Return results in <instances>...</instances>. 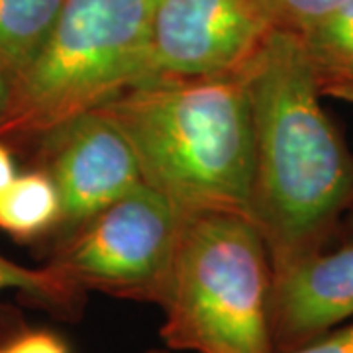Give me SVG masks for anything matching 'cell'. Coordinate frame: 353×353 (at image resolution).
I'll return each instance as SVG.
<instances>
[{"label":"cell","mask_w":353,"mask_h":353,"mask_svg":"<svg viewBox=\"0 0 353 353\" xmlns=\"http://www.w3.org/2000/svg\"><path fill=\"white\" fill-rule=\"evenodd\" d=\"M245 79L253 128L250 216L279 271L322 250L353 202V157L322 108L299 34L273 30Z\"/></svg>","instance_id":"cell-1"},{"label":"cell","mask_w":353,"mask_h":353,"mask_svg":"<svg viewBox=\"0 0 353 353\" xmlns=\"http://www.w3.org/2000/svg\"><path fill=\"white\" fill-rule=\"evenodd\" d=\"M97 110L126 136L143 183L181 220L210 212L250 216L253 128L245 69L157 75Z\"/></svg>","instance_id":"cell-2"},{"label":"cell","mask_w":353,"mask_h":353,"mask_svg":"<svg viewBox=\"0 0 353 353\" xmlns=\"http://www.w3.org/2000/svg\"><path fill=\"white\" fill-rule=\"evenodd\" d=\"M153 0H65L36 59L12 81L0 141L36 145L55 130L157 77Z\"/></svg>","instance_id":"cell-3"},{"label":"cell","mask_w":353,"mask_h":353,"mask_svg":"<svg viewBox=\"0 0 353 353\" xmlns=\"http://www.w3.org/2000/svg\"><path fill=\"white\" fill-rule=\"evenodd\" d=\"M271 283V259L250 216L183 218L161 304L165 343L179 352L275 353Z\"/></svg>","instance_id":"cell-4"},{"label":"cell","mask_w":353,"mask_h":353,"mask_svg":"<svg viewBox=\"0 0 353 353\" xmlns=\"http://www.w3.org/2000/svg\"><path fill=\"white\" fill-rule=\"evenodd\" d=\"M181 218L150 185L139 183L118 201L67 232L51 267L77 290L163 304Z\"/></svg>","instance_id":"cell-5"},{"label":"cell","mask_w":353,"mask_h":353,"mask_svg":"<svg viewBox=\"0 0 353 353\" xmlns=\"http://www.w3.org/2000/svg\"><path fill=\"white\" fill-rule=\"evenodd\" d=\"M273 30L257 0H153V69L169 77L241 73Z\"/></svg>","instance_id":"cell-6"},{"label":"cell","mask_w":353,"mask_h":353,"mask_svg":"<svg viewBox=\"0 0 353 353\" xmlns=\"http://www.w3.org/2000/svg\"><path fill=\"white\" fill-rule=\"evenodd\" d=\"M41 169L53 179L67 232L143 183L128 138L101 110L55 130L38 145Z\"/></svg>","instance_id":"cell-7"},{"label":"cell","mask_w":353,"mask_h":353,"mask_svg":"<svg viewBox=\"0 0 353 353\" xmlns=\"http://www.w3.org/2000/svg\"><path fill=\"white\" fill-rule=\"evenodd\" d=\"M353 320V245L316 252L273 271L269 326L287 353Z\"/></svg>","instance_id":"cell-8"},{"label":"cell","mask_w":353,"mask_h":353,"mask_svg":"<svg viewBox=\"0 0 353 353\" xmlns=\"http://www.w3.org/2000/svg\"><path fill=\"white\" fill-rule=\"evenodd\" d=\"M322 94L353 101V0L301 34Z\"/></svg>","instance_id":"cell-9"},{"label":"cell","mask_w":353,"mask_h":353,"mask_svg":"<svg viewBox=\"0 0 353 353\" xmlns=\"http://www.w3.org/2000/svg\"><path fill=\"white\" fill-rule=\"evenodd\" d=\"M65 0H0V67L16 79L36 59Z\"/></svg>","instance_id":"cell-10"},{"label":"cell","mask_w":353,"mask_h":353,"mask_svg":"<svg viewBox=\"0 0 353 353\" xmlns=\"http://www.w3.org/2000/svg\"><path fill=\"white\" fill-rule=\"evenodd\" d=\"M61 222L57 187L43 169L16 175L0 192V230L20 241L36 240Z\"/></svg>","instance_id":"cell-11"},{"label":"cell","mask_w":353,"mask_h":353,"mask_svg":"<svg viewBox=\"0 0 353 353\" xmlns=\"http://www.w3.org/2000/svg\"><path fill=\"white\" fill-rule=\"evenodd\" d=\"M16 289L50 306H71L79 290L65 281L51 265L30 269L0 255V290Z\"/></svg>","instance_id":"cell-12"},{"label":"cell","mask_w":353,"mask_h":353,"mask_svg":"<svg viewBox=\"0 0 353 353\" xmlns=\"http://www.w3.org/2000/svg\"><path fill=\"white\" fill-rule=\"evenodd\" d=\"M275 30L304 34L330 14L341 8L347 0H257Z\"/></svg>","instance_id":"cell-13"},{"label":"cell","mask_w":353,"mask_h":353,"mask_svg":"<svg viewBox=\"0 0 353 353\" xmlns=\"http://www.w3.org/2000/svg\"><path fill=\"white\" fill-rule=\"evenodd\" d=\"M0 353H69V347L50 330H24L0 341Z\"/></svg>","instance_id":"cell-14"},{"label":"cell","mask_w":353,"mask_h":353,"mask_svg":"<svg viewBox=\"0 0 353 353\" xmlns=\"http://www.w3.org/2000/svg\"><path fill=\"white\" fill-rule=\"evenodd\" d=\"M287 353H353V320Z\"/></svg>","instance_id":"cell-15"},{"label":"cell","mask_w":353,"mask_h":353,"mask_svg":"<svg viewBox=\"0 0 353 353\" xmlns=\"http://www.w3.org/2000/svg\"><path fill=\"white\" fill-rule=\"evenodd\" d=\"M16 176V167H14L12 150L0 141V192L6 189Z\"/></svg>","instance_id":"cell-16"},{"label":"cell","mask_w":353,"mask_h":353,"mask_svg":"<svg viewBox=\"0 0 353 353\" xmlns=\"http://www.w3.org/2000/svg\"><path fill=\"white\" fill-rule=\"evenodd\" d=\"M10 88H12V79H10L8 73L0 67V116L4 114V108H6V104H8Z\"/></svg>","instance_id":"cell-17"}]
</instances>
